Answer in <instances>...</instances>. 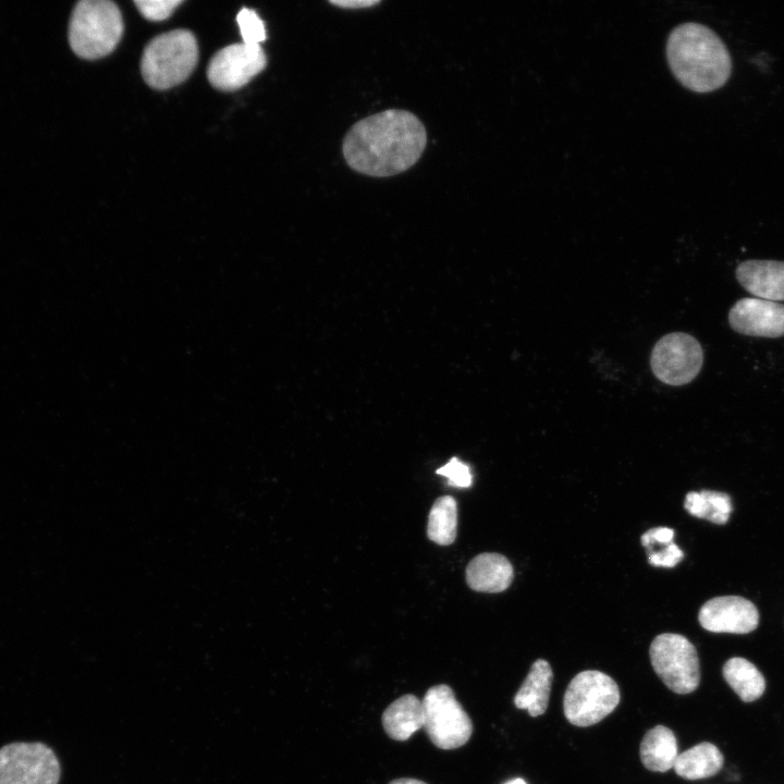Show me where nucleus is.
<instances>
[{"mask_svg":"<svg viewBox=\"0 0 784 784\" xmlns=\"http://www.w3.org/2000/svg\"><path fill=\"white\" fill-rule=\"evenodd\" d=\"M426 144V128L413 112L389 109L353 124L344 136L342 152L354 171L388 177L412 168Z\"/></svg>","mask_w":784,"mask_h":784,"instance_id":"1","label":"nucleus"},{"mask_svg":"<svg viewBox=\"0 0 784 784\" xmlns=\"http://www.w3.org/2000/svg\"><path fill=\"white\" fill-rule=\"evenodd\" d=\"M666 57L675 77L696 93L722 87L732 73V59L725 44L711 28L699 23H683L670 33Z\"/></svg>","mask_w":784,"mask_h":784,"instance_id":"2","label":"nucleus"},{"mask_svg":"<svg viewBox=\"0 0 784 784\" xmlns=\"http://www.w3.org/2000/svg\"><path fill=\"white\" fill-rule=\"evenodd\" d=\"M120 9L109 0H82L73 9L69 41L84 59H99L112 52L123 35Z\"/></svg>","mask_w":784,"mask_h":784,"instance_id":"3","label":"nucleus"},{"mask_svg":"<svg viewBox=\"0 0 784 784\" xmlns=\"http://www.w3.org/2000/svg\"><path fill=\"white\" fill-rule=\"evenodd\" d=\"M198 61V45L187 29H175L151 39L144 49L140 70L145 82L163 90L184 82Z\"/></svg>","mask_w":784,"mask_h":784,"instance_id":"4","label":"nucleus"},{"mask_svg":"<svg viewBox=\"0 0 784 784\" xmlns=\"http://www.w3.org/2000/svg\"><path fill=\"white\" fill-rule=\"evenodd\" d=\"M620 702L617 684L609 675L587 670L568 684L563 699L565 718L576 726H590L609 715Z\"/></svg>","mask_w":784,"mask_h":784,"instance_id":"5","label":"nucleus"},{"mask_svg":"<svg viewBox=\"0 0 784 784\" xmlns=\"http://www.w3.org/2000/svg\"><path fill=\"white\" fill-rule=\"evenodd\" d=\"M421 702L424 728L434 746L450 750L468 742L473 733L471 720L450 686L430 687Z\"/></svg>","mask_w":784,"mask_h":784,"instance_id":"6","label":"nucleus"},{"mask_svg":"<svg viewBox=\"0 0 784 784\" xmlns=\"http://www.w3.org/2000/svg\"><path fill=\"white\" fill-rule=\"evenodd\" d=\"M653 670L672 691L681 695L694 691L700 682V666L695 646L683 635H658L650 645Z\"/></svg>","mask_w":784,"mask_h":784,"instance_id":"7","label":"nucleus"},{"mask_svg":"<svg viewBox=\"0 0 784 784\" xmlns=\"http://www.w3.org/2000/svg\"><path fill=\"white\" fill-rule=\"evenodd\" d=\"M61 769L44 743H11L0 748V784H58Z\"/></svg>","mask_w":784,"mask_h":784,"instance_id":"8","label":"nucleus"},{"mask_svg":"<svg viewBox=\"0 0 784 784\" xmlns=\"http://www.w3.org/2000/svg\"><path fill=\"white\" fill-rule=\"evenodd\" d=\"M703 363L699 342L684 332H673L654 345L650 365L654 376L671 385H683L696 378Z\"/></svg>","mask_w":784,"mask_h":784,"instance_id":"9","label":"nucleus"},{"mask_svg":"<svg viewBox=\"0 0 784 784\" xmlns=\"http://www.w3.org/2000/svg\"><path fill=\"white\" fill-rule=\"evenodd\" d=\"M267 64L260 46L232 44L217 51L207 68L210 84L220 90L232 91L246 85Z\"/></svg>","mask_w":784,"mask_h":784,"instance_id":"10","label":"nucleus"},{"mask_svg":"<svg viewBox=\"0 0 784 784\" xmlns=\"http://www.w3.org/2000/svg\"><path fill=\"white\" fill-rule=\"evenodd\" d=\"M700 625L713 633L748 634L756 629L759 614L755 604L737 596L708 600L698 614Z\"/></svg>","mask_w":784,"mask_h":784,"instance_id":"11","label":"nucleus"},{"mask_svg":"<svg viewBox=\"0 0 784 784\" xmlns=\"http://www.w3.org/2000/svg\"><path fill=\"white\" fill-rule=\"evenodd\" d=\"M731 327L749 336L784 335V304L757 297L737 301L728 314Z\"/></svg>","mask_w":784,"mask_h":784,"instance_id":"12","label":"nucleus"},{"mask_svg":"<svg viewBox=\"0 0 784 784\" xmlns=\"http://www.w3.org/2000/svg\"><path fill=\"white\" fill-rule=\"evenodd\" d=\"M736 278L757 298L777 303L784 301V261H743L737 266Z\"/></svg>","mask_w":784,"mask_h":784,"instance_id":"13","label":"nucleus"},{"mask_svg":"<svg viewBox=\"0 0 784 784\" xmlns=\"http://www.w3.org/2000/svg\"><path fill=\"white\" fill-rule=\"evenodd\" d=\"M513 576L511 562L499 553L478 554L466 567L467 585L480 592H501L509 588Z\"/></svg>","mask_w":784,"mask_h":784,"instance_id":"14","label":"nucleus"},{"mask_svg":"<svg viewBox=\"0 0 784 784\" xmlns=\"http://www.w3.org/2000/svg\"><path fill=\"white\" fill-rule=\"evenodd\" d=\"M385 733L395 740H407L415 732L424 727L422 702L412 694L394 700L382 714Z\"/></svg>","mask_w":784,"mask_h":784,"instance_id":"15","label":"nucleus"},{"mask_svg":"<svg viewBox=\"0 0 784 784\" xmlns=\"http://www.w3.org/2000/svg\"><path fill=\"white\" fill-rule=\"evenodd\" d=\"M552 679L549 662L543 659L536 660L515 695L516 708L526 709L531 716L543 714L548 708Z\"/></svg>","mask_w":784,"mask_h":784,"instance_id":"16","label":"nucleus"},{"mask_svg":"<svg viewBox=\"0 0 784 784\" xmlns=\"http://www.w3.org/2000/svg\"><path fill=\"white\" fill-rule=\"evenodd\" d=\"M640 760L653 772H666L673 768L678 756L674 733L663 725L650 728L640 744Z\"/></svg>","mask_w":784,"mask_h":784,"instance_id":"17","label":"nucleus"},{"mask_svg":"<svg viewBox=\"0 0 784 784\" xmlns=\"http://www.w3.org/2000/svg\"><path fill=\"white\" fill-rule=\"evenodd\" d=\"M723 762V755L718 747L703 742L679 754L673 768L681 777L699 780L716 774Z\"/></svg>","mask_w":784,"mask_h":784,"instance_id":"18","label":"nucleus"},{"mask_svg":"<svg viewBox=\"0 0 784 784\" xmlns=\"http://www.w3.org/2000/svg\"><path fill=\"white\" fill-rule=\"evenodd\" d=\"M727 684L745 702H751L763 694L765 681L760 671L744 658H732L723 666Z\"/></svg>","mask_w":784,"mask_h":784,"instance_id":"19","label":"nucleus"},{"mask_svg":"<svg viewBox=\"0 0 784 784\" xmlns=\"http://www.w3.org/2000/svg\"><path fill=\"white\" fill-rule=\"evenodd\" d=\"M684 507L690 515L719 525L727 522L733 510L728 494L710 490L688 492Z\"/></svg>","mask_w":784,"mask_h":784,"instance_id":"20","label":"nucleus"},{"mask_svg":"<svg viewBox=\"0 0 784 784\" xmlns=\"http://www.w3.org/2000/svg\"><path fill=\"white\" fill-rule=\"evenodd\" d=\"M457 505L450 495L438 498L428 517L427 536L437 544L449 546L456 538Z\"/></svg>","mask_w":784,"mask_h":784,"instance_id":"21","label":"nucleus"},{"mask_svg":"<svg viewBox=\"0 0 784 784\" xmlns=\"http://www.w3.org/2000/svg\"><path fill=\"white\" fill-rule=\"evenodd\" d=\"M236 22L246 45L260 46L266 39V28L259 15L252 9L242 8L237 13Z\"/></svg>","mask_w":784,"mask_h":784,"instance_id":"22","label":"nucleus"},{"mask_svg":"<svg viewBox=\"0 0 784 784\" xmlns=\"http://www.w3.org/2000/svg\"><path fill=\"white\" fill-rule=\"evenodd\" d=\"M448 478V485L456 488H468L473 483L470 468L457 457H452L444 466L436 470Z\"/></svg>","mask_w":784,"mask_h":784,"instance_id":"23","label":"nucleus"},{"mask_svg":"<svg viewBox=\"0 0 784 784\" xmlns=\"http://www.w3.org/2000/svg\"><path fill=\"white\" fill-rule=\"evenodd\" d=\"M140 14L149 21H163L168 19L182 0H148L134 1Z\"/></svg>","mask_w":784,"mask_h":784,"instance_id":"24","label":"nucleus"},{"mask_svg":"<svg viewBox=\"0 0 784 784\" xmlns=\"http://www.w3.org/2000/svg\"><path fill=\"white\" fill-rule=\"evenodd\" d=\"M647 553L651 565L662 567H673L684 556L683 551L674 542L665 546L660 551H649Z\"/></svg>","mask_w":784,"mask_h":784,"instance_id":"25","label":"nucleus"},{"mask_svg":"<svg viewBox=\"0 0 784 784\" xmlns=\"http://www.w3.org/2000/svg\"><path fill=\"white\" fill-rule=\"evenodd\" d=\"M674 530L667 527H656L641 535V544L648 549L657 544L673 543Z\"/></svg>","mask_w":784,"mask_h":784,"instance_id":"26","label":"nucleus"},{"mask_svg":"<svg viewBox=\"0 0 784 784\" xmlns=\"http://www.w3.org/2000/svg\"><path fill=\"white\" fill-rule=\"evenodd\" d=\"M331 4L343 9H360L378 4L379 0H330Z\"/></svg>","mask_w":784,"mask_h":784,"instance_id":"27","label":"nucleus"},{"mask_svg":"<svg viewBox=\"0 0 784 784\" xmlns=\"http://www.w3.org/2000/svg\"><path fill=\"white\" fill-rule=\"evenodd\" d=\"M389 784H427V783H425L420 780H416V779L403 777V779L393 780Z\"/></svg>","mask_w":784,"mask_h":784,"instance_id":"28","label":"nucleus"},{"mask_svg":"<svg viewBox=\"0 0 784 784\" xmlns=\"http://www.w3.org/2000/svg\"><path fill=\"white\" fill-rule=\"evenodd\" d=\"M504 784H526V782L520 777H516L505 782Z\"/></svg>","mask_w":784,"mask_h":784,"instance_id":"29","label":"nucleus"}]
</instances>
